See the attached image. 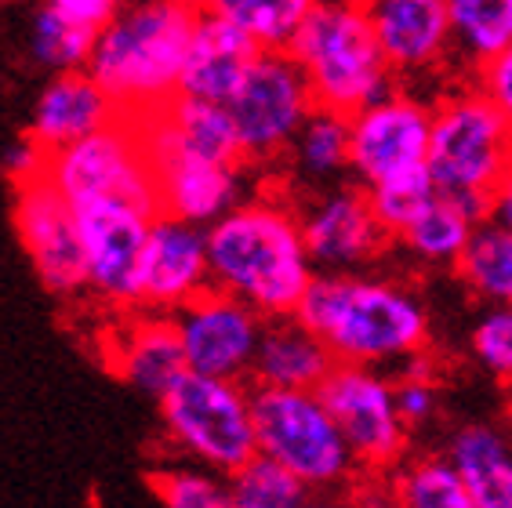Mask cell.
I'll return each mask as SVG.
<instances>
[{
  "label": "cell",
  "instance_id": "cell-1",
  "mask_svg": "<svg viewBox=\"0 0 512 508\" xmlns=\"http://www.w3.org/2000/svg\"><path fill=\"white\" fill-rule=\"evenodd\" d=\"M211 287L251 305L262 320L295 316L316 280L302 218L280 200H244L207 229Z\"/></svg>",
  "mask_w": 512,
  "mask_h": 508
},
{
  "label": "cell",
  "instance_id": "cell-2",
  "mask_svg": "<svg viewBox=\"0 0 512 508\" xmlns=\"http://www.w3.org/2000/svg\"><path fill=\"white\" fill-rule=\"evenodd\" d=\"M295 316L338 363L371 371L418 360L429 345V313L422 298L404 284L375 276L316 273Z\"/></svg>",
  "mask_w": 512,
  "mask_h": 508
},
{
  "label": "cell",
  "instance_id": "cell-3",
  "mask_svg": "<svg viewBox=\"0 0 512 508\" xmlns=\"http://www.w3.org/2000/svg\"><path fill=\"white\" fill-rule=\"evenodd\" d=\"M197 19L200 8L175 0L120 8L113 26L95 40L84 73L113 98L120 117L160 113L182 88Z\"/></svg>",
  "mask_w": 512,
  "mask_h": 508
},
{
  "label": "cell",
  "instance_id": "cell-4",
  "mask_svg": "<svg viewBox=\"0 0 512 508\" xmlns=\"http://www.w3.org/2000/svg\"><path fill=\"white\" fill-rule=\"evenodd\" d=\"M287 55L306 73L316 109L356 117L396 95V69L360 4H313Z\"/></svg>",
  "mask_w": 512,
  "mask_h": 508
},
{
  "label": "cell",
  "instance_id": "cell-5",
  "mask_svg": "<svg viewBox=\"0 0 512 508\" xmlns=\"http://www.w3.org/2000/svg\"><path fill=\"white\" fill-rule=\"evenodd\" d=\"M258 454L276 461L309 490L338 494L360 472V461L338 432L320 392L251 389Z\"/></svg>",
  "mask_w": 512,
  "mask_h": 508
},
{
  "label": "cell",
  "instance_id": "cell-6",
  "mask_svg": "<svg viewBox=\"0 0 512 508\" xmlns=\"http://www.w3.org/2000/svg\"><path fill=\"white\" fill-rule=\"evenodd\" d=\"M164 429L178 450L215 476H233L258 458L255 407L247 381L186 374L160 400Z\"/></svg>",
  "mask_w": 512,
  "mask_h": 508
},
{
  "label": "cell",
  "instance_id": "cell-7",
  "mask_svg": "<svg viewBox=\"0 0 512 508\" xmlns=\"http://www.w3.org/2000/svg\"><path fill=\"white\" fill-rule=\"evenodd\" d=\"M512 164V124L480 88L444 95L433 109L429 175L444 196L491 200Z\"/></svg>",
  "mask_w": 512,
  "mask_h": 508
},
{
  "label": "cell",
  "instance_id": "cell-8",
  "mask_svg": "<svg viewBox=\"0 0 512 508\" xmlns=\"http://www.w3.org/2000/svg\"><path fill=\"white\" fill-rule=\"evenodd\" d=\"M48 178L66 196L69 207H84L95 200H124L153 218L164 215L157 175L128 117L48 157Z\"/></svg>",
  "mask_w": 512,
  "mask_h": 508
},
{
  "label": "cell",
  "instance_id": "cell-9",
  "mask_svg": "<svg viewBox=\"0 0 512 508\" xmlns=\"http://www.w3.org/2000/svg\"><path fill=\"white\" fill-rule=\"evenodd\" d=\"M226 113L237 127L244 164L273 160L295 146L298 131L316 113V98L306 73L287 51H262L240 91L229 98Z\"/></svg>",
  "mask_w": 512,
  "mask_h": 508
},
{
  "label": "cell",
  "instance_id": "cell-10",
  "mask_svg": "<svg viewBox=\"0 0 512 508\" xmlns=\"http://www.w3.org/2000/svg\"><path fill=\"white\" fill-rule=\"evenodd\" d=\"M320 400L335 418L360 469H393L407 447V425L400 421L393 378L371 367L338 363L320 385Z\"/></svg>",
  "mask_w": 512,
  "mask_h": 508
},
{
  "label": "cell",
  "instance_id": "cell-11",
  "mask_svg": "<svg viewBox=\"0 0 512 508\" xmlns=\"http://www.w3.org/2000/svg\"><path fill=\"white\" fill-rule=\"evenodd\" d=\"M171 320H175L189 374L251 385L258 342L266 331V320L251 305L237 302L233 294L218 291V287H207L200 298L182 305Z\"/></svg>",
  "mask_w": 512,
  "mask_h": 508
},
{
  "label": "cell",
  "instance_id": "cell-12",
  "mask_svg": "<svg viewBox=\"0 0 512 508\" xmlns=\"http://www.w3.org/2000/svg\"><path fill=\"white\" fill-rule=\"evenodd\" d=\"M349 131H353L349 171L364 182L367 193L429 171L433 109L407 91H396L378 106L349 117Z\"/></svg>",
  "mask_w": 512,
  "mask_h": 508
},
{
  "label": "cell",
  "instance_id": "cell-13",
  "mask_svg": "<svg viewBox=\"0 0 512 508\" xmlns=\"http://www.w3.org/2000/svg\"><path fill=\"white\" fill-rule=\"evenodd\" d=\"M88 265V287L109 305H142V254L157 218L124 200L73 207Z\"/></svg>",
  "mask_w": 512,
  "mask_h": 508
},
{
  "label": "cell",
  "instance_id": "cell-14",
  "mask_svg": "<svg viewBox=\"0 0 512 508\" xmlns=\"http://www.w3.org/2000/svg\"><path fill=\"white\" fill-rule=\"evenodd\" d=\"M15 233L33 262V273L51 294L73 298L88 287V265L80 247V229L66 196L51 186L48 175L15 189Z\"/></svg>",
  "mask_w": 512,
  "mask_h": 508
},
{
  "label": "cell",
  "instance_id": "cell-15",
  "mask_svg": "<svg viewBox=\"0 0 512 508\" xmlns=\"http://www.w3.org/2000/svg\"><path fill=\"white\" fill-rule=\"evenodd\" d=\"M298 218L306 251L320 273H356L389 244L367 189H327Z\"/></svg>",
  "mask_w": 512,
  "mask_h": 508
},
{
  "label": "cell",
  "instance_id": "cell-16",
  "mask_svg": "<svg viewBox=\"0 0 512 508\" xmlns=\"http://www.w3.org/2000/svg\"><path fill=\"white\" fill-rule=\"evenodd\" d=\"M207 287H211L207 229L160 215L149 229L142 254V309L153 316H175Z\"/></svg>",
  "mask_w": 512,
  "mask_h": 508
},
{
  "label": "cell",
  "instance_id": "cell-17",
  "mask_svg": "<svg viewBox=\"0 0 512 508\" xmlns=\"http://www.w3.org/2000/svg\"><path fill=\"white\" fill-rule=\"evenodd\" d=\"M157 175L160 211L178 222L211 229L244 204V164H211L197 157H149Z\"/></svg>",
  "mask_w": 512,
  "mask_h": 508
},
{
  "label": "cell",
  "instance_id": "cell-18",
  "mask_svg": "<svg viewBox=\"0 0 512 508\" xmlns=\"http://www.w3.org/2000/svg\"><path fill=\"white\" fill-rule=\"evenodd\" d=\"M258 55L262 51L255 48V40L247 33H240L233 22L222 19L215 8H200L178 95L200 98L211 106H229V98L240 91Z\"/></svg>",
  "mask_w": 512,
  "mask_h": 508
},
{
  "label": "cell",
  "instance_id": "cell-19",
  "mask_svg": "<svg viewBox=\"0 0 512 508\" xmlns=\"http://www.w3.org/2000/svg\"><path fill=\"white\" fill-rule=\"evenodd\" d=\"M117 120L120 109L88 73H62V77H51L40 91L30 135L48 157H55L62 149L106 131Z\"/></svg>",
  "mask_w": 512,
  "mask_h": 508
},
{
  "label": "cell",
  "instance_id": "cell-20",
  "mask_svg": "<svg viewBox=\"0 0 512 508\" xmlns=\"http://www.w3.org/2000/svg\"><path fill=\"white\" fill-rule=\"evenodd\" d=\"M367 11L396 73L429 69L451 51V19L444 0H378Z\"/></svg>",
  "mask_w": 512,
  "mask_h": 508
},
{
  "label": "cell",
  "instance_id": "cell-21",
  "mask_svg": "<svg viewBox=\"0 0 512 508\" xmlns=\"http://www.w3.org/2000/svg\"><path fill=\"white\" fill-rule=\"evenodd\" d=\"M338 360L298 316L266 320L258 342L251 389H284V392H320Z\"/></svg>",
  "mask_w": 512,
  "mask_h": 508
},
{
  "label": "cell",
  "instance_id": "cell-22",
  "mask_svg": "<svg viewBox=\"0 0 512 508\" xmlns=\"http://www.w3.org/2000/svg\"><path fill=\"white\" fill-rule=\"evenodd\" d=\"M113 363H117L120 378L149 392L157 403L164 400L171 385H178L189 374L171 316H146V320L131 323L128 334L120 338Z\"/></svg>",
  "mask_w": 512,
  "mask_h": 508
},
{
  "label": "cell",
  "instance_id": "cell-23",
  "mask_svg": "<svg viewBox=\"0 0 512 508\" xmlns=\"http://www.w3.org/2000/svg\"><path fill=\"white\" fill-rule=\"evenodd\" d=\"M476 508H512V440L494 425H465L447 443Z\"/></svg>",
  "mask_w": 512,
  "mask_h": 508
},
{
  "label": "cell",
  "instance_id": "cell-24",
  "mask_svg": "<svg viewBox=\"0 0 512 508\" xmlns=\"http://www.w3.org/2000/svg\"><path fill=\"white\" fill-rule=\"evenodd\" d=\"M483 222H491V200L473 196H436L422 215L400 233V244L433 265H458L473 233Z\"/></svg>",
  "mask_w": 512,
  "mask_h": 508
},
{
  "label": "cell",
  "instance_id": "cell-25",
  "mask_svg": "<svg viewBox=\"0 0 512 508\" xmlns=\"http://www.w3.org/2000/svg\"><path fill=\"white\" fill-rule=\"evenodd\" d=\"M447 19L451 51L476 62V73L512 48V0H447Z\"/></svg>",
  "mask_w": 512,
  "mask_h": 508
},
{
  "label": "cell",
  "instance_id": "cell-26",
  "mask_svg": "<svg viewBox=\"0 0 512 508\" xmlns=\"http://www.w3.org/2000/svg\"><path fill=\"white\" fill-rule=\"evenodd\" d=\"M458 276L465 287L491 302V309H512V233L494 222H483L465 247Z\"/></svg>",
  "mask_w": 512,
  "mask_h": 508
},
{
  "label": "cell",
  "instance_id": "cell-27",
  "mask_svg": "<svg viewBox=\"0 0 512 508\" xmlns=\"http://www.w3.org/2000/svg\"><path fill=\"white\" fill-rule=\"evenodd\" d=\"M393 508H476L465 479L447 454H425L393 472Z\"/></svg>",
  "mask_w": 512,
  "mask_h": 508
},
{
  "label": "cell",
  "instance_id": "cell-28",
  "mask_svg": "<svg viewBox=\"0 0 512 508\" xmlns=\"http://www.w3.org/2000/svg\"><path fill=\"white\" fill-rule=\"evenodd\" d=\"M211 8L255 40L258 51H280L284 55L306 26L313 4L309 0H218Z\"/></svg>",
  "mask_w": 512,
  "mask_h": 508
},
{
  "label": "cell",
  "instance_id": "cell-29",
  "mask_svg": "<svg viewBox=\"0 0 512 508\" xmlns=\"http://www.w3.org/2000/svg\"><path fill=\"white\" fill-rule=\"evenodd\" d=\"M353 157V131H349V117L331 113V109H316L306 120V127L298 131L295 146H291V160H295L298 175L324 182V178L342 175Z\"/></svg>",
  "mask_w": 512,
  "mask_h": 508
},
{
  "label": "cell",
  "instance_id": "cell-30",
  "mask_svg": "<svg viewBox=\"0 0 512 508\" xmlns=\"http://www.w3.org/2000/svg\"><path fill=\"white\" fill-rule=\"evenodd\" d=\"M226 483L237 508H306L313 498V490L302 479H295L262 454L255 461H247L240 472H233Z\"/></svg>",
  "mask_w": 512,
  "mask_h": 508
},
{
  "label": "cell",
  "instance_id": "cell-31",
  "mask_svg": "<svg viewBox=\"0 0 512 508\" xmlns=\"http://www.w3.org/2000/svg\"><path fill=\"white\" fill-rule=\"evenodd\" d=\"M95 33H84L77 26L62 22L51 4L33 15V37H30V51L40 66H48L55 77L62 73H84L91 62V51H95Z\"/></svg>",
  "mask_w": 512,
  "mask_h": 508
},
{
  "label": "cell",
  "instance_id": "cell-32",
  "mask_svg": "<svg viewBox=\"0 0 512 508\" xmlns=\"http://www.w3.org/2000/svg\"><path fill=\"white\" fill-rule=\"evenodd\" d=\"M367 196H371V207H375V215L385 233L400 236L407 225L440 196V189H436L433 175L422 171V175L400 178V182H389V186H382V189H371Z\"/></svg>",
  "mask_w": 512,
  "mask_h": 508
},
{
  "label": "cell",
  "instance_id": "cell-33",
  "mask_svg": "<svg viewBox=\"0 0 512 508\" xmlns=\"http://www.w3.org/2000/svg\"><path fill=\"white\" fill-rule=\"evenodd\" d=\"M164 508H237L229 483L207 469H164L153 476Z\"/></svg>",
  "mask_w": 512,
  "mask_h": 508
},
{
  "label": "cell",
  "instance_id": "cell-34",
  "mask_svg": "<svg viewBox=\"0 0 512 508\" xmlns=\"http://www.w3.org/2000/svg\"><path fill=\"white\" fill-rule=\"evenodd\" d=\"M469 349L483 371L512 389V309H487L473 323Z\"/></svg>",
  "mask_w": 512,
  "mask_h": 508
},
{
  "label": "cell",
  "instance_id": "cell-35",
  "mask_svg": "<svg viewBox=\"0 0 512 508\" xmlns=\"http://www.w3.org/2000/svg\"><path fill=\"white\" fill-rule=\"evenodd\" d=\"M393 396L407 432L418 429V425H429L436 418V411H440V389H436V381L429 374V367L422 363V356L404 363V374L393 378Z\"/></svg>",
  "mask_w": 512,
  "mask_h": 508
},
{
  "label": "cell",
  "instance_id": "cell-36",
  "mask_svg": "<svg viewBox=\"0 0 512 508\" xmlns=\"http://www.w3.org/2000/svg\"><path fill=\"white\" fill-rule=\"evenodd\" d=\"M51 11L62 22H69V26H77L84 33H95V37H102L120 15L113 0H51Z\"/></svg>",
  "mask_w": 512,
  "mask_h": 508
},
{
  "label": "cell",
  "instance_id": "cell-37",
  "mask_svg": "<svg viewBox=\"0 0 512 508\" xmlns=\"http://www.w3.org/2000/svg\"><path fill=\"white\" fill-rule=\"evenodd\" d=\"M0 171H4L15 186H26L33 178L48 175V153L33 142V135H22L4 146V153H0Z\"/></svg>",
  "mask_w": 512,
  "mask_h": 508
},
{
  "label": "cell",
  "instance_id": "cell-38",
  "mask_svg": "<svg viewBox=\"0 0 512 508\" xmlns=\"http://www.w3.org/2000/svg\"><path fill=\"white\" fill-rule=\"evenodd\" d=\"M476 88L491 98L498 113L512 124V48L476 73Z\"/></svg>",
  "mask_w": 512,
  "mask_h": 508
},
{
  "label": "cell",
  "instance_id": "cell-39",
  "mask_svg": "<svg viewBox=\"0 0 512 508\" xmlns=\"http://www.w3.org/2000/svg\"><path fill=\"white\" fill-rule=\"evenodd\" d=\"M491 222L512 233V164H509V171H505V178L498 182V189H494V196H491Z\"/></svg>",
  "mask_w": 512,
  "mask_h": 508
},
{
  "label": "cell",
  "instance_id": "cell-40",
  "mask_svg": "<svg viewBox=\"0 0 512 508\" xmlns=\"http://www.w3.org/2000/svg\"><path fill=\"white\" fill-rule=\"evenodd\" d=\"M306 508H349V501L342 494H331V490H313V498H309Z\"/></svg>",
  "mask_w": 512,
  "mask_h": 508
}]
</instances>
